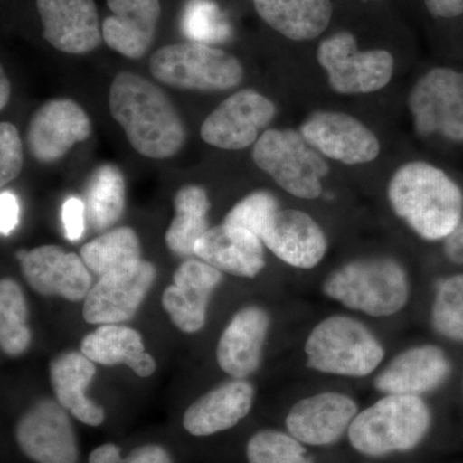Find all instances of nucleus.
Wrapping results in <instances>:
<instances>
[{
	"instance_id": "1",
	"label": "nucleus",
	"mask_w": 463,
	"mask_h": 463,
	"mask_svg": "<svg viewBox=\"0 0 463 463\" xmlns=\"http://www.w3.org/2000/svg\"><path fill=\"white\" fill-rule=\"evenodd\" d=\"M109 111L142 156L164 160L184 145L181 116L165 93L147 79L118 72L109 88Z\"/></svg>"
},
{
	"instance_id": "2",
	"label": "nucleus",
	"mask_w": 463,
	"mask_h": 463,
	"mask_svg": "<svg viewBox=\"0 0 463 463\" xmlns=\"http://www.w3.org/2000/svg\"><path fill=\"white\" fill-rule=\"evenodd\" d=\"M392 210L422 239L446 240L461 224L463 194L443 170L405 164L390 181Z\"/></svg>"
},
{
	"instance_id": "3",
	"label": "nucleus",
	"mask_w": 463,
	"mask_h": 463,
	"mask_svg": "<svg viewBox=\"0 0 463 463\" xmlns=\"http://www.w3.org/2000/svg\"><path fill=\"white\" fill-rule=\"evenodd\" d=\"M430 423V410L421 398L390 394L356 414L347 434L359 453L380 457L413 449Z\"/></svg>"
},
{
	"instance_id": "4",
	"label": "nucleus",
	"mask_w": 463,
	"mask_h": 463,
	"mask_svg": "<svg viewBox=\"0 0 463 463\" xmlns=\"http://www.w3.org/2000/svg\"><path fill=\"white\" fill-rule=\"evenodd\" d=\"M323 292L343 306L373 317L401 312L408 297L407 273L389 258L350 261L327 277Z\"/></svg>"
},
{
	"instance_id": "5",
	"label": "nucleus",
	"mask_w": 463,
	"mask_h": 463,
	"mask_svg": "<svg viewBox=\"0 0 463 463\" xmlns=\"http://www.w3.org/2000/svg\"><path fill=\"white\" fill-rule=\"evenodd\" d=\"M307 367L337 376L365 377L383 362L385 350L367 327L346 316L323 319L306 343Z\"/></svg>"
},
{
	"instance_id": "6",
	"label": "nucleus",
	"mask_w": 463,
	"mask_h": 463,
	"mask_svg": "<svg viewBox=\"0 0 463 463\" xmlns=\"http://www.w3.org/2000/svg\"><path fill=\"white\" fill-rule=\"evenodd\" d=\"M149 70L161 83L187 90H228L243 79L236 57L194 42L160 48L152 54Z\"/></svg>"
},
{
	"instance_id": "7",
	"label": "nucleus",
	"mask_w": 463,
	"mask_h": 463,
	"mask_svg": "<svg viewBox=\"0 0 463 463\" xmlns=\"http://www.w3.org/2000/svg\"><path fill=\"white\" fill-rule=\"evenodd\" d=\"M252 158L292 196L306 200L321 196V181L328 165L300 132L267 130L255 143Z\"/></svg>"
},
{
	"instance_id": "8",
	"label": "nucleus",
	"mask_w": 463,
	"mask_h": 463,
	"mask_svg": "<svg viewBox=\"0 0 463 463\" xmlns=\"http://www.w3.org/2000/svg\"><path fill=\"white\" fill-rule=\"evenodd\" d=\"M317 58L327 72L332 90L341 94L383 90L394 72V58L388 51H359L354 36L346 32L325 39L319 44Z\"/></svg>"
},
{
	"instance_id": "9",
	"label": "nucleus",
	"mask_w": 463,
	"mask_h": 463,
	"mask_svg": "<svg viewBox=\"0 0 463 463\" xmlns=\"http://www.w3.org/2000/svg\"><path fill=\"white\" fill-rule=\"evenodd\" d=\"M408 105L417 132L463 142V72L430 70L414 85Z\"/></svg>"
},
{
	"instance_id": "10",
	"label": "nucleus",
	"mask_w": 463,
	"mask_h": 463,
	"mask_svg": "<svg viewBox=\"0 0 463 463\" xmlns=\"http://www.w3.org/2000/svg\"><path fill=\"white\" fill-rule=\"evenodd\" d=\"M18 447L36 463H78V439L67 411L58 402L42 399L18 420Z\"/></svg>"
},
{
	"instance_id": "11",
	"label": "nucleus",
	"mask_w": 463,
	"mask_h": 463,
	"mask_svg": "<svg viewBox=\"0 0 463 463\" xmlns=\"http://www.w3.org/2000/svg\"><path fill=\"white\" fill-rule=\"evenodd\" d=\"M276 116L272 100L255 90H240L222 102L203 121L201 138L222 149L248 148Z\"/></svg>"
},
{
	"instance_id": "12",
	"label": "nucleus",
	"mask_w": 463,
	"mask_h": 463,
	"mask_svg": "<svg viewBox=\"0 0 463 463\" xmlns=\"http://www.w3.org/2000/svg\"><path fill=\"white\" fill-rule=\"evenodd\" d=\"M155 279L156 268L145 260L100 277L84 298L85 322L102 326L129 321L138 312Z\"/></svg>"
},
{
	"instance_id": "13",
	"label": "nucleus",
	"mask_w": 463,
	"mask_h": 463,
	"mask_svg": "<svg viewBox=\"0 0 463 463\" xmlns=\"http://www.w3.org/2000/svg\"><path fill=\"white\" fill-rule=\"evenodd\" d=\"M30 288L43 297H61L70 301L87 298L91 276L83 259L54 245L41 246L16 254Z\"/></svg>"
},
{
	"instance_id": "14",
	"label": "nucleus",
	"mask_w": 463,
	"mask_h": 463,
	"mask_svg": "<svg viewBox=\"0 0 463 463\" xmlns=\"http://www.w3.org/2000/svg\"><path fill=\"white\" fill-rule=\"evenodd\" d=\"M300 133L323 156L346 165L371 163L380 154L377 137L361 121L341 112H315L301 125Z\"/></svg>"
},
{
	"instance_id": "15",
	"label": "nucleus",
	"mask_w": 463,
	"mask_h": 463,
	"mask_svg": "<svg viewBox=\"0 0 463 463\" xmlns=\"http://www.w3.org/2000/svg\"><path fill=\"white\" fill-rule=\"evenodd\" d=\"M90 120L71 99H57L36 109L27 128V147L41 163L65 156L76 143L90 136Z\"/></svg>"
},
{
	"instance_id": "16",
	"label": "nucleus",
	"mask_w": 463,
	"mask_h": 463,
	"mask_svg": "<svg viewBox=\"0 0 463 463\" xmlns=\"http://www.w3.org/2000/svg\"><path fill=\"white\" fill-rule=\"evenodd\" d=\"M221 270L203 260L187 259L179 265L173 277V285L164 291V309L179 330L196 334L206 322L210 298L222 282Z\"/></svg>"
},
{
	"instance_id": "17",
	"label": "nucleus",
	"mask_w": 463,
	"mask_h": 463,
	"mask_svg": "<svg viewBox=\"0 0 463 463\" xmlns=\"http://www.w3.org/2000/svg\"><path fill=\"white\" fill-rule=\"evenodd\" d=\"M358 405L341 392H328L298 402L286 417L291 437L307 446H330L354 421Z\"/></svg>"
},
{
	"instance_id": "18",
	"label": "nucleus",
	"mask_w": 463,
	"mask_h": 463,
	"mask_svg": "<svg viewBox=\"0 0 463 463\" xmlns=\"http://www.w3.org/2000/svg\"><path fill=\"white\" fill-rule=\"evenodd\" d=\"M43 35L57 51L85 54L102 42L94 0H36Z\"/></svg>"
},
{
	"instance_id": "19",
	"label": "nucleus",
	"mask_w": 463,
	"mask_h": 463,
	"mask_svg": "<svg viewBox=\"0 0 463 463\" xmlns=\"http://www.w3.org/2000/svg\"><path fill=\"white\" fill-rule=\"evenodd\" d=\"M277 258L300 269L319 264L327 251V240L315 219L298 210H279L260 237Z\"/></svg>"
},
{
	"instance_id": "20",
	"label": "nucleus",
	"mask_w": 463,
	"mask_h": 463,
	"mask_svg": "<svg viewBox=\"0 0 463 463\" xmlns=\"http://www.w3.org/2000/svg\"><path fill=\"white\" fill-rule=\"evenodd\" d=\"M450 370L449 359L440 347L414 346L395 356L377 374L374 388L386 395L421 397L443 385Z\"/></svg>"
},
{
	"instance_id": "21",
	"label": "nucleus",
	"mask_w": 463,
	"mask_h": 463,
	"mask_svg": "<svg viewBox=\"0 0 463 463\" xmlns=\"http://www.w3.org/2000/svg\"><path fill=\"white\" fill-rule=\"evenodd\" d=\"M269 326V315L263 307H246L239 310L219 340V367L233 379L245 380L257 373Z\"/></svg>"
},
{
	"instance_id": "22",
	"label": "nucleus",
	"mask_w": 463,
	"mask_h": 463,
	"mask_svg": "<svg viewBox=\"0 0 463 463\" xmlns=\"http://www.w3.org/2000/svg\"><path fill=\"white\" fill-rule=\"evenodd\" d=\"M194 257L232 276L254 279L265 265L263 242L251 232L234 225L210 228L196 246Z\"/></svg>"
},
{
	"instance_id": "23",
	"label": "nucleus",
	"mask_w": 463,
	"mask_h": 463,
	"mask_svg": "<svg viewBox=\"0 0 463 463\" xmlns=\"http://www.w3.org/2000/svg\"><path fill=\"white\" fill-rule=\"evenodd\" d=\"M254 397V388L248 381H228L192 403L183 416V426L194 437L230 430L248 416Z\"/></svg>"
},
{
	"instance_id": "24",
	"label": "nucleus",
	"mask_w": 463,
	"mask_h": 463,
	"mask_svg": "<svg viewBox=\"0 0 463 463\" xmlns=\"http://www.w3.org/2000/svg\"><path fill=\"white\" fill-rule=\"evenodd\" d=\"M111 16L103 21L106 44L123 56L138 60L154 41L161 14L158 0H108Z\"/></svg>"
},
{
	"instance_id": "25",
	"label": "nucleus",
	"mask_w": 463,
	"mask_h": 463,
	"mask_svg": "<svg viewBox=\"0 0 463 463\" xmlns=\"http://www.w3.org/2000/svg\"><path fill=\"white\" fill-rule=\"evenodd\" d=\"M50 373L58 403L85 425H102L105 410L85 394L96 376L94 362L83 353H63L52 361Z\"/></svg>"
},
{
	"instance_id": "26",
	"label": "nucleus",
	"mask_w": 463,
	"mask_h": 463,
	"mask_svg": "<svg viewBox=\"0 0 463 463\" xmlns=\"http://www.w3.org/2000/svg\"><path fill=\"white\" fill-rule=\"evenodd\" d=\"M80 350L94 364H125L139 377L152 376L156 371V361L146 353L141 334L127 326H100L84 337Z\"/></svg>"
},
{
	"instance_id": "27",
	"label": "nucleus",
	"mask_w": 463,
	"mask_h": 463,
	"mask_svg": "<svg viewBox=\"0 0 463 463\" xmlns=\"http://www.w3.org/2000/svg\"><path fill=\"white\" fill-rule=\"evenodd\" d=\"M259 16L291 41H312L330 24V0H254Z\"/></svg>"
},
{
	"instance_id": "28",
	"label": "nucleus",
	"mask_w": 463,
	"mask_h": 463,
	"mask_svg": "<svg viewBox=\"0 0 463 463\" xmlns=\"http://www.w3.org/2000/svg\"><path fill=\"white\" fill-rule=\"evenodd\" d=\"M175 216L166 231V245L176 257L194 255L197 241L210 230L207 213L210 201L205 190L197 185H185L174 199Z\"/></svg>"
},
{
	"instance_id": "29",
	"label": "nucleus",
	"mask_w": 463,
	"mask_h": 463,
	"mask_svg": "<svg viewBox=\"0 0 463 463\" xmlns=\"http://www.w3.org/2000/svg\"><path fill=\"white\" fill-rule=\"evenodd\" d=\"M123 174L114 165H102L91 174L85 194V212L94 231H105L118 223L125 209Z\"/></svg>"
},
{
	"instance_id": "30",
	"label": "nucleus",
	"mask_w": 463,
	"mask_h": 463,
	"mask_svg": "<svg viewBox=\"0 0 463 463\" xmlns=\"http://www.w3.org/2000/svg\"><path fill=\"white\" fill-rule=\"evenodd\" d=\"M141 242L129 227L109 231L80 250V257L88 269L99 279L141 263Z\"/></svg>"
},
{
	"instance_id": "31",
	"label": "nucleus",
	"mask_w": 463,
	"mask_h": 463,
	"mask_svg": "<svg viewBox=\"0 0 463 463\" xmlns=\"http://www.w3.org/2000/svg\"><path fill=\"white\" fill-rule=\"evenodd\" d=\"M32 344L27 304L23 288L11 279L0 282V346L9 356H20Z\"/></svg>"
},
{
	"instance_id": "32",
	"label": "nucleus",
	"mask_w": 463,
	"mask_h": 463,
	"mask_svg": "<svg viewBox=\"0 0 463 463\" xmlns=\"http://www.w3.org/2000/svg\"><path fill=\"white\" fill-rule=\"evenodd\" d=\"M431 323L441 336L463 343V274L439 283Z\"/></svg>"
},
{
	"instance_id": "33",
	"label": "nucleus",
	"mask_w": 463,
	"mask_h": 463,
	"mask_svg": "<svg viewBox=\"0 0 463 463\" xmlns=\"http://www.w3.org/2000/svg\"><path fill=\"white\" fill-rule=\"evenodd\" d=\"M182 29L194 43L209 45L230 39L231 26L213 0H190L182 18Z\"/></svg>"
},
{
	"instance_id": "34",
	"label": "nucleus",
	"mask_w": 463,
	"mask_h": 463,
	"mask_svg": "<svg viewBox=\"0 0 463 463\" xmlns=\"http://www.w3.org/2000/svg\"><path fill=\"white\" fill-rule=\"evenodd\" d=\"M249 463H313L300 441L276 430L259 431L249 440Z\"/></svg>"
},
{
	"instance_id": "35",
	"label": "nucleus",
	"mask_w": 463,
	"mask_h": 463,
	"mask_svg": "<svg viewBox=\"0 0 463 463\" xmlns=\"http://www.w3.org/2000/svg\"><path fill=\"white\" fill-rule=\"evenodd\" d=\"M279 210V200L267 191L250 194L241 200L224 218V223L234 227L245 228L258 236L263 233L265 225Z\"/></svg>"
},
{
	"instance_id": "36",
	"label": "nucleus",
	"mask_w": 463,
	"mask_h": 463,
	"mask_svg": "<svg viewBox=\"0 0 463 463\" xmlns=\"http://www.w3.org/2000/svg\"><path fill=\"white\" fill-rule=\"evenodd\" d=\"M23 165V141L17 128L3 121L0 124V185L3 187L16 179Z\"/></svg>"
},
{
	"instance_id": "37",
	"label": "nucleus",
	"mask_w": 463,
	"mask_h": 463,
	"mask_svg": "<svg viewBox=\"0 0 463 463\" xmlns=\"http://www.w3.org/2000/svg\"><path fill=\"white\" fill-rule=\"evenodd\" d=\"M85 203L78 197L66 200L62 209V221L65 225L66 237L70 241H78L83 237L85 231Z\"/></svg>"
},
{
	"instance_id": "38",
	"label": "nucleus",
	"mask_w": 463,
	"mask_h": 463,
	"mask_svg": "<svg viewBox=\"0 0 463 463\" xmlns=\"http://www.w3.org/2000/svg\"><path fill=\"white\" fill-rule=\"evenodd\" d=\"M17 197L12 192L3 191L0 194V233L2 236H9L18 224Z\"/></svg>"
},
{
	"instance_id": "39",
	"label": "nucleus",
	"mask_w": 463,
	"mask_h": 463,
	"mask_svg": "<svg viewBox=\"0 0 463 463\" xmlns=\"http://www.w3.org/2000/svg\"><path fill=\"white\" fill-rule=\"evenodd\" d=\"M121 463H173V461L165 448L156 444H147L133 449Z\"/></svg>"
},
{
	"instance_id": "40",
	"label": "nucleus",
	"mask_w": 463,
	"mask_h": 463,
	"mask_svg": "<svg viewBox=\"0 0 463 463\" xmlns=\"http://www.w3.org/2000/svg\"><path fill=\"white\" fill-rule=\"evenodd\" d=\"M425 5L438 18H455L463 14V0H425Z\"/></svg>"
},
{
	"instance_id": "41",
	"label": "nucleus",
	"mask_w": 463,
	"mask_h": 463,
	"mask_svg": "<svg viewBox=\"0 0 463 463\" xmlns=\"http://www.w3.org/2000/svg\"><path fill=\"white\" fill-rule=\"evenodd\" d=\"M444 251L452 263L463 264V223L446 239Z\"/></svg>"
},
{
	"instance_id": "42",
	"label": "nucleus",
	"mask_w": 463,
	"mask_h": 463,
	"mask_svg": "<svg viewBox=\"0 0 463 463\" xmlns=\"http://www.w3.org/2000/svg\"><path fill=\"white\" fill-rule=\"evenodd\" d=\"M121 461L123 457H121L120 448L112 443L96 448L90 456V463H121Z\"/></svg>"
},
{
	"instance_id": "43",
	"label": "nucleus",
	"mask_w": 463,
	"mask_h": 463,
	"mask_svg": "<svg viewBox=\"0 0 463 463\" xmlns=\"http://www.w3.org/2000/svg\"><path fill=\"white\" fill-rule=\"evenodd\" d=\"M2 79H0V109H5L7 106L9 96H11V85L7 76L5 74V70L2 69Z\"/></svg>"
}]
</instances>
